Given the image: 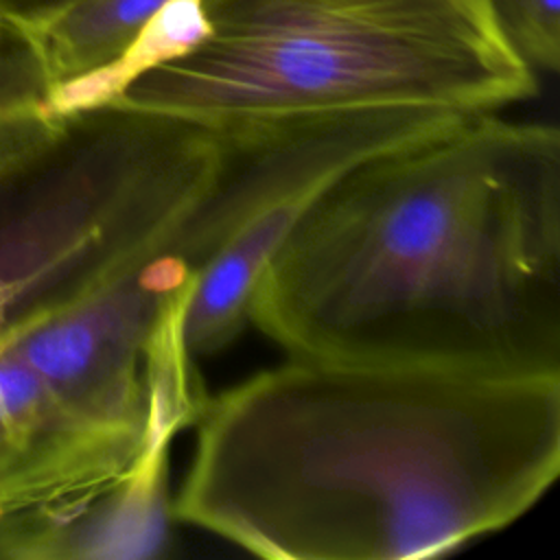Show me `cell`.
I'll return each mask as SVG.
<instances>
[{
	"instance_id": "obj_1",
	"label": "cell",
	"mask_w": 560,
	"mask_h": 560,
	"mask_svg": "<svg viewBox=\"0 0 560 560\" xmlns=\"http://www.w3.org/2000/svg\"><path fill=\"white\" fill-rule=\"evenodd\" d=\"M173 518L273 560L435 558L560 470V374L291 357L208 398Z\"/></svg>"
},
{
	"instance_id": "obj_2",
	"label": "cell",
	"mask_w": 560,
	"mask_h": 560,
	"mask_svg": "<svg viewBox=\"0 0 560 560\" xmlns=\"http://www.w3.org/2000/svg\"><path fill=\"white\" fill-rule=\"evenodd\" d=\"M291 357L560 374V133L499 114L359 162L260 273Z\"/></svg>"
},
{
	"instance_id": "obj_3",
	"label": "cell",
	"mask_w": 560,
	"mask_h": 560,
	"mask_svg": "<svg viewBox=\"0 0 560 560\" xmlns=\"http://www.w3.org/2000/svg\"><path fill=\"white\" fill-rule=\"evenodd\" d=\"M206 37L114 101L214 133L374 112L497 114L538 92L490 0H203Z\"/></svg>"
},
{
	"instance_id": "obj_4",
	"label": "cell",
	"mask_w": 560,
	"mask_h": 560,
	"mask_svg": "<svg viewBox=\"0 0 560 560\" xmlns=\"http://www.w3.org/2000/svg\"><path fill=\"white\" fill-rule=\"evenodd\" d=\"M221 160L214 131L120 103L0 122L7 326L164 252Z\"/></svg>"
},
{
	"instance_id": "obj_5",
	"label": "cell",
	"mask_w": 560,
	"mask_h": 560,
	"mask_svg": "<svg viewBox=\"0 0 560 560\" xmlns=\"http://www.w3.org/2000/svg\"><path fill=\"white\" fill-rule=\"evenodd\" d=\"M195 271L158 252L55 308L13 322L11 348L70 413L103 427L147 429V348L168 302Z\"/></svg>"
},
{
	"instance_id": "obj_6",
	"label": "cell",
	"mask_w": 560,
	"mask_h": 560,
	"mask_svg": "<svg viewBox=\"0 0 560 560\" xmlns=\"http://www.w3.org/2000/svg\"><path fill=\"white\" fill-rule=\"evenodd\" d=\"M147 446L109 483L0 521V558L138 560L155 558L168 540V444L184 429L173 413L149 407Z\"/></svg>"
},
{
	"instance_id": "obj_7",
	"label": "cell",
	"mask_w": 560,
	"mask_h": 560,
	"mask_svg": "<svg viewBox=\"0 0 560 560\" xmlns=\"http://www.w3.org/2000/svg\"><path fill=\"white\" fill-rule=\"evenodd\" d=\"M168 0H70L24 24L37 46L50 92L116 61Z\"/></svg>"
},
{
	"instance_id": "obj_8",
	"label": "cell",
	"mask_w": 560,
	"mask_h": 560,
	"mask_svg": "<svg viewBox=\"0 0 560 560\" xmlns=\"http://www.w3.org/2000/svg\"><path fill=\"white\" fill-rule=\"evenodd\" d=\"M208 28L203 0H168L116 61L55 88L44 109L48 114H70L109 103L147 70L195 48Z\"/></svg>"
},
{
	"instance_id": "obj_9",
	"label": "cell",
	"mask_w": 560,
	"mask_h": 560,
	"mask_svg": "<svg viewBox=\"0 0 560 560\" xmlns=\"http://www.w3.org/2000/svg\"><path fill=\"white\" fill-rule=\"evenodd\" d=\"M48 96L50 81L28 28L0 13V122L44 109Z\"/></svg>"
},
{
	"instance_id": "obj_10",
	"label": "cell",
	"mask_w": 560,
	"mask_h": 560,
	"mask_svg": "<svg viewBox=\"0 0 560 560\" xmlns=\"http://www.w3.org/2000/svg\"><path fill=\"white\" fill-rule=\"evenodd\" d=\"M490 7L508 42L534 70H558L560 0H490Z\"/></svg>"
},
{
	"instance_id": "obj_11",
	"label": "cell",
	"mask_w": 560,
	"mask_h": 560,
	"mask_svg": "<svg viewBox=\"0 0 560 560\" xmlns=\"http://www.w3.org/2000/svg\"><path fill=\"white\" fill-rule=\"evenodd\" d=\"M57 400L35 372L7 346L0 348V448Z\"/></svg>"
},
{
	"instance_id": "obj_12",
	"label": "cell",
	"mask_w": 560,
	"mask_h": 560,
	"mask_svg": "<svg viewBox=\"0 0 560 560\" xmlns=\"http://www.w3.org/2000/svg\"><path fill=\"white\" fill-rule=\"evenodd\" d=\"M68 2L70 0H0V13L15 22L28 24V22H35V20L52 13L55 9H59Z\"/></svg>"
},
{
	"instance_id": "obj_13",
	"label": "cell",
	"mask_w": 560,
	"mask_h": 560,
	"mask_svg": "<svg viewBox=\"0 0 560 560\" xmlns=\"http://www.w3.org/2000/svg\"><path fill=\"white\" fill-rule=\"evenodd\" d=\"M4 330H7V313H4V304H2V298H0V348H2Z\"/></svg>"
}]
</instances>
